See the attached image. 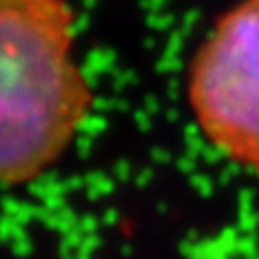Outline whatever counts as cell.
Listing matches in <instances>:
<instances>
[{
    "mask_svg": "<svg viewBox=\"0 0 259 259\" xmlns=\"http://www.w3.org/2000/svg\"><path fill=\"white\" fill-rule=\"evenodd\" d=\"M92 110L74 57L68 0H0V176L17 188L45 174Z\"/></svg>",
    "mask_w": 259,
    "mask_h": 259,
    "instance_id": "cell-1",
    "label": "cell"
},
{
    "mask_svg": "<svg viewBox=\"0 0 259 259\" xmlns=\"http://www.w3.org/2000/svg\"><path fill=\"white\" fill-rule=\"evenodd\" d=\"M188 102L206 141L259 174V0L217 19L192 57Z\"/></svg>",
    "mask_w": 259,
    "mask_h": 259,
    "instance_id": "cell-2",
    "label": "cell"
}]
</instances>
